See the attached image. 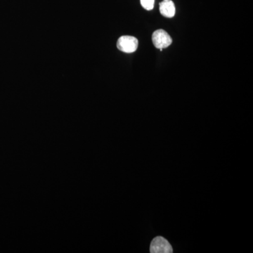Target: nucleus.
I'll return each instance as SVG.
<instances>
[{
  "label": "nucleus",
  "mask_w": 253,
  "mask_h": 253,
  "mask_svg": "<svg viewBox=\"0 0 253 253\" xmlns=\"http://www.w3.org/2000/svg\"><path fill=\"white\" fill-rule=\"evenodd\" d=\"M141 4L145 9L152 10L154 9L155 0H140Z\"/></svg>",
  "instance_id": "nucleus-5"
},
{
  "label": "nucleus",
  "mask_w": 253,
  "mask_h": 253,
  "mask_svg": "<svg viewBox=\"0 0 253 253\" xmlns=\"http://www.w3.org/2000/svg\"><path fill=\"white\" fill-rule=\"evenodd\" d=\"M139 42L132 36H125L121 37L117 42L118 49L125 53L134 52L137 49Z\"/></svg>",
  "instance_id": "nucleus-2"
},
{
  "label": "nucleus",
  "mask_w": 253,
  "mask_h": 253,
  "mask_svg": "<svg viewBox=\"0 0 253 253\" xmlns=\"http://www.w3.org/2000/svg\"><path fill=\"white\" fill-rule=\"evenodd\" d=\"M150 253H172V246L169 241L162 236H157L151 241Z\"/></svg>",
  "instance_id": "nucleus-3"
},
{
  "label": "nucleus",
  "mask_w": 253,
  "mask_h": 253,
  "mask_svg": "<svg viewBox=\"0 0 253 253\" xmlns=\"http://www.w3.org/2000/svg\"><path fill=\"white\" fill-rule=\"evenodd\" d=\"M152 41L154 46L159 49L167 48L172 43V38L163 29L157 30L153 33Z\"/></svg>",
  "instance_id": "nucleus-1"
},
{
  "label": "nucleus",
  "mask_w": 253,
  "mask_h": 253,
  "mask_svg": "<svg viewBox=\"0 0 253 253\" xmlns=\"http://www.w3.org/2000/svg\"><path fill=\"white\" fill-rule=\"evenodd\" d=\"M160 12L165 17L172 18L175 14V6L172 0H163L160 3Z\"/></svg>",
  "instance_id": "nucleus-4"
}]
</instances>
